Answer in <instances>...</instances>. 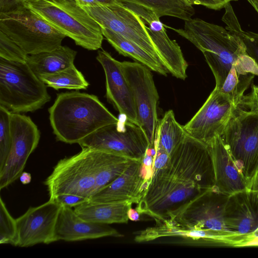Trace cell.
Masks as SVG:
<instances>
[{
    "mask_svg": "<svg viewBox=\"0 0 258 258\" xmlns=\"http://www.w3.org/2000/svg\"><path fill=\"white\" fill-rule=\"evenodd\" d=\"M215 176L208 145L186 134L167 162L152 171L135 209L155 221L197 196L214 189Z\"/></svg>",
    "mask_w": 258,
    "mask_h": 258,
    "instance_id": "6da1fadb",
    "label": "cell"
},
{
    "mask_svg": "<svg viewBox=\"0 0 258 258\" xmlns=\"http://www.w3.org/2000/svg\"><path fill=\"white\" fill-rule=\"evenodd\" d=\"M81 151L59 160L44 182L49 200L71 194L90 199L113 181L120 172V157L82 148Z\"/></svg>",
    "mask_w": 258,
    "mask_h": 258,
    "instance_id": "7a4b0ae2",
    "label": "cell"
},
{
    "mask_svg": "<svg viewBox=\"0 0 258 258\" xmlns=\"http://www.w3.org/2000/svg\"><path fill=\"white\" fill-rule=\"evenodd\" d=\"M48 112L56 140L70 144L120 121L96 96L78 91L58 94Z\"/></svg>",
    "mask_w": 258,
    "mask_h": 258,
    "instance_id": "3957f363",
    "label": "cell"
},
{
    "mask_svg": "<svg viewBox=\"0 0 258 258\" xmlns=\"http://www.w3.org/2000/svg\"><path fill=\"white\" fill-rule=\"evenodd\" d=\"M166 27L184 37L203 53L215 77V88L220 90L232 66L247 54L242 39L222 26L199 18L184 22L183 28Z\"/></svg>",
    "mask_w": 258,
    "mask_h": 258,
    "instance_id": "277c9868",
    "label": "cell"
},
{
    "mask_svg": "<svg viewBox=\"0 0 258 258\" xmlns=\"http://www.w3.org/2000/svg\"><path fill=\"white\" fill-rule=\"evenodd\" d=\"M25 3L76 45L89 50L101 47L104 36L100 26L75 3L67 0H31Z\"/></svg>",
    "mask_w": 258,
    "mask_h": 258,
    "instance_id": "5b68a950",
    "label": "cell"
},
{
    "mask_svg": "<svg viewBox=\"0 0 258 258\" xmlns=\"http://www.w3.org/2000/svg\"><path fill=\"white\" fill-rule=\"evenodd\" d=\"M50 99L46 85L26 62L0 57V106L13 113L34 112Z\"/></svg>",
    "mask_w": 258,
    "mask_h": 258,
    "instance_id": "8992f818",
    "label": "cell"
},
{
    "mask_svg": "<svg viewBox=\"0 0 258 258\" xmlns=\"http://www.w3.org/2000/svg\"><path fill=\"white\" fill-rule=\"evenodd\" d=\"M0 31L28 55L55 49L66 37L25 3L0 13Z\"/></svg>",
    "mask_w": 258,
    "mask_h": 258,
    "instance_id": "52a82bcc",
    "label": "cell"
},
{
    "mask_svg": "<svg viewBox=\"0 0 258 258\" xmlns=\"http://www.w3.org/2000/svg\"><path fill=\"white\" fill-rule=\"evenodd\" d=\"M220 137L245 184L258 163V112L236 109Z\"/></svg>",
    "mask_w": 258,
    "mask_h": 258,
    "instance_id": "ba28073f",
    "label": "cell"
},
{
    "mask_svg": "<svg viewBox=\"0 0 258 258\" xmlns=\"http://www.w3.org/2000/svg\"><path fill=\"white\" fill-rule=\"evenodd\" d=\"M82 148L98 150L133 160L143 161L151 146L143 130L125 118L103 126L78 143Z\"/></svg>",
    "mask_w": 258,
    "mask_h": 258,
    "instance_id": "9c48e42d",
    "label": "cell"
},
{
    "mask_svg": "<svg viewBox=\"0 0 258 258\" xmlns=\"http://www.w3.org/2000/svg\"><path fill=\"white\" fill-rule=\"evenodd\" d=\"M121 65L132 92L138 124L144 132L153 149L159 121L157 105L159 96L152 74L150 69L137 61H124Z\"/></svg>",
    "mask_w": 258,
    "mask_h": 258,
    "instance_id": "30bf717a",
    "label": "cell"
},
{
    "mask_svg": "<svg viewBox=\"0 0 258 258\" xmlns=\"http://www.w3.org/2000/svg\"><path fill=\"white\" fill-rule=\"evenodd\" d=\"M81 7L101 28L108 29L120 35L159 59L144 21L132 10L118 2Z\"/></svg>",
    "mask_w": 258,
    "mask_h": 258,
    "instance_id": "8fae6325",
    "label": "cell"
},
{
    "mask_svg": "<svg viewBox=\"0 0 258 258\" xmlns=\"http://www.w3.org/2000/svg\"><path fill=\"white\" fill-rule=\"evenodd\" d=\"M10 124L12 145L6 163L0 170L1 189L20 177L40 138L37 126L29 116L12 113Z\"/></svg>",
    "mask_w": 258,
    "mask_h": 258,
    "instance_id": "7c38bea8",
    "label": "cell"
},
{
    "mask_svg": "<svg viewBox=\"0 0 258 258\" xmlns=\"http://www.w3.org/2000/svg\"><path fill=\"white\" fill-rule=\"evenodd\" d=\"M236 109L229 97L216 88L184 125L187 134L208 144L215 137L221 136Z\"/></svg>",
    "mask_w": 258,
    "mask_h": 258,
    "instance_id": "4fadbf2b",
    "label": "cell"
},
{
    "mask_svg": "<svg viewBox=\"0 0 258 258\" xmlns=\"http://www.w3.org/2000/svg\"><path fill=\"white\" fill-rule=\"evenodd\" d=\"M61 205L55 200L30 207L16 219L18 240L16 246L29 247L56 241L55 228Z\"/></svg>",
    "mask_w": 258,
    "mask_h": 258,
    "instance_id": "5bb4252c",
    "label": "cell"
},
{
    "mask_svg": "<svg viewBox=\"0 0 258 258\" xmlns=\"http://www.w3.org/2000/svg\"><path fill=\"white\" fill-rule=\"evenodd\" d=\"M152 167L143 161L133 160L125 170L109 184L94 195L89 201L106 203L132 201L142 198L152 174Z\"/></svg>",
    "mask_w": 258,
    "mask_h": 258,
    "instance_id": "9a60e30c",
    "label": "cell"
},
{
    "mask_svg": "<svg viewBox=\"0 0 258 258\" xmlns=\"http://www.w3.org/2000/svg\"><path fill=\"white\" fill-rule=\"evenodd\" d=\"M96 59L105 73L107 100L121 115L138 125L132 92L123 72L121 62L104 50L98 51Z\"/></svg>",
    "mask_w": 258,
    "mask_h": 258,
    "instance_id": "2e32d148",
    "label": "cell"
},
{
    "mask_svg": "<svg viewBox=\"0 0 258 258\" xmlns=\"http://www.w3.org/2000/svg\"><path fill=\"white\" fill-rule=\"evenodd\" d=\"M56 241H76L122 235L109 224L88 221L80 217L72 208L61 205L55 228Z\"/></svg>",
    "mask_w": 258,
    "mask_h": 258,
    "instance_id": "e0dca14e",
    "label": "cell"
},
{
    "mask_svg": "<svg viewBox=\"0 0 258 258\" xmlns=\"http://www.w3.org/2000/svg\"><path fill=\"white\" fill-rule=\"evenodd\" d=\"M212 159L215 176L214 189L226 196L246 190L241 174L220 136L208 144Z\"/></svg>",
    "mask_w": 258,
    "mask_h": 258,
    "instance_id": "ac0fdd59",
    "label": "cell"
},
{
    "mask_svg": "<svg viewBox=\"0 0 258 258\" xmlns=\"http://www.w3.org/2000/svg\"><path fill=\"white\" fill-rule=\"evenodd\" d=\"M246 190L228 196L224 210V221L228 229L240 234H248L258 230V211H254L255 196Z\"/></svg>",
    "mask_w": 258,
    "mask_h": 258,
    "instance_id": "d6986e66",
    "label": "cell"
},
{
    "mask_svg": "<svg viewBox=\"0 0 258 258\" xmlns=\"http://www.w3.org/2000/svg\"><path fill=\"white\" fill-rule=\"evenodd\" d=\"M158 17L149 23L147 29L154 44L159 58L169 73L176 78L185 80L188 64L175 40L168 36L164 25Z\"/></svg>",
    "mask_w": 258,
    "mask_h": 258,
    "instance_id": "ffe728a7",
    "label": "cell"
},
{
    "mask_svg": "<svg viewBox=\"0 0 258 258\" xmlns=\"http://www.w3.org/2000/svg\"><path fill=\"white\" fill-rule=\"evenodd\" d=\"M133 204L132 201L98 203L87 201L75 207L74 210L88 221L107 224L127 223L128 212Z\"/></svg>",
    "mask_w": 258,
    "mask_h": 258,
    "instance_id": "44dd1931",
    "label": "cell"
},
{
    "mask_svg": "<svg viewBox=\"0 0 258 258\" xmlns=\"http://www.w3.org/2000/svg\"><path fill=\"white\" fill-rule=\"evenodd\" d=\"M77 52L67 46L28 55L26 63L38 77L58 72L74 64Z\"/></svg>",
    "mask_w": 258,
    "mask_h": 258,
    "instance_id": "7402d4cb",
    "label": "cell"
},
{
    "mask_svg": "<svg viewBox=\"0 0 258 258\" xmlns=\"http://www.w3.org/2000/svg\"><path fill=\"white\" fill-rule=\"evenodd\" d=\"M101 30L104 37L119 54L131 57L160 75L166 76L169 73L159 59L137 44L108 29L101 28Z\"/></svg>",
    "mask_w": 258,
    "mask_h": 258,
    "instance_id": "603a6c76",
    "label": "cell"
},
{
    "mask_svg": "<svg viewBox=\"0 0 258 258\" xmlns=\"http://www.w3.org/2000/svg\"><path fill=\"white\" fill-rule=\"evenodd\" d=\"M186 133L176 120L172 110L165 112L158 121L155 134L154 148L169 155L180 144Z\"/></svg>",
    "mask_w": 258,
    "mask_h": 258,
    "instance_id": "cb8c5ba5",
    "label": "cell"
},
{
    "mask_svg": "<svg viewBox=\"0 0 258 258\" xmlns=\"http://www.w3.org/2000/svg\"><path fill=\"white\" fill-rule=\"evenodd\" d=\"M122 5H136L153 11L159 18L171 16L184 21L195 14L193 6L183 0H116Z\"/></svg>",
    "mask_w": 258,
    "mask_h": 258,
    "instance_id": "d4e9b609",
    "label": "cell"
},
{
    "mask_svg": "<svg viewBox=\"0 0 258 258\" xmlns=\"http://www.w3.org/2000/svg\"><path fill=\"white\" fill-rule=\"evenodd\" d=\"M38 77L46 86L55 90L86 89L89 85L83 74L74 64L54 73Z\"/></svg>",
    "mask_w": 258,
    "mask_h": 258,
    "instance_id": "484cf974",
    "label": "cell"
},
{
    "mask_svg": "<svg viewBox=\"0 0 258 258\" xmlns=\"http://www.w3.org/2000/svg\"><path fill=\"white\" fill-rule=\"evenodd\" d=\"M254 76L233 64L220 90L229 97L237 108Z\"/></svg>",
    "mask_w": 258,
    "mask_h": 258,
    "instance_id": "4316f807",
    "label": "cell"
},
{
    "mask_svg": "<svg viewBox=\"0 0 258 258\" xmlns=\"http://www.w3.org/2000/svg\"><path fill=\"white\" fill-rule=\"evenodd\" d=\"M222 21L226 24V28L238 36L243 41L246 52L258 67V33L243 30L238 21L230 4L225 7Z\"/></svg>",
    "mask_w": 258,
    "mask_h": 258,
    "instance_id": "83f0119b",
    "label": "cell"
},
{
    "mask_svg": "<svg viewBox=\"0 0 258 258\" xmlns=\"http://www.w3.org/2000/svg\"><path fill=\"white\" fill-rule=\"evenodd\" d=\"M18 240L16 219L8 212L2 199H0V243L17 246Z\"/></svg>",
    "mask_w": 258,
    "mask_h": 258,
    "instance_id": "f1b7e54d",
    "label": "cell"
},
{
    "mask_svg": "<svg viewBox=\"0 0 258 258\" xmlns=\"http://www.w3.org/2000/svg\"><path fill=\"white\" fill-rule=\"evenodd\" d=\"M11 112L0 106V170L4 167L12 145Z\"/></svg>",
    "mask_w": 258,
    "mask_h": 258,
    "instance_id": "f546056e",
    "label": "cell"
},
{
    "mask_svg": "<svg viewBox=\"0 0 258 258\" xmlns=\"http://www.w3.org/2000/svg\"><path fill=\"white\" fill-rule=\"evenodd\" d=\"M28 54L6 34L0 31V57L5 59L26 62Z\"/></svg>",
    "mask_w": 258,
    "mask_h": 258,
    "instance_id": "4dcf8cb0",
    "label": "cell"
},
{
    "mask_svg": "<svg viewBox=\"0 0 258 258\" xmlns=\"http://www.w3.org/2000/svg\"><path fill=\"white\" fill-rule=\"evenodd\" d=\"M236 109L258 112V85H252L251 92L244 95Z\"/></svg>",
    "mask_w": 258,
    "mask_h": 258,
    "instance_id": "1f68e13d",
    "label": "cell"
},
{
    "mask_svg": "<svg viewBox=\"0 0 258 258\" xmlns=\"http://www.w3.org/2000/svg\"><path fill=\"white\" fill-rule=\"evenodd\" d=\"M54 200L59 203L61 205L72 208L89 200L74 195L63 194L57 196Z\"/></svg>",
    "mask_w": 258,
    "mask_h": 258,
    "instance_id": "d6a6232c",
    "label": "cell"
},
{
    "mask_svg": "<svg viewBox=\"0 0 258 258\" xmlns=\"http://www.w3.org/2000/svg\"><path fill=\"white\" fill-rule=\"evenodd\" d=\"M237 0H193L192 5H201L208 9L219 10L224 8L232 1Z\"/></svg>",
    "mask_w": 258,
    "mask_h": 258,
    "instance_id": "836d02e7",
    "label": "cell"
},
{
    "mask_svg": "<svg viewBox=\"0 0 258 258\" xmlns=\"http://www.w3.org/2000/svg\"><path fill=\"white\" fill-rule=\"evenodd\" d=\"M81 6L111 5L118 3L116 0H67Z\"/></svg>",
    "mask_w": 258,
    "mask_h": 258,
    "instance_id": "e575fe53",
    "label": "cell"
},
{
    "mask_svg": "<svg viewBox=\"0 0 258 258\" xmlns=\"http://www.w3.org/2000/svg\"><path fill=\"white\" fill-rule=\"evenodd\" d=\"M23 3V0H0V13L11 10Z\"/></svg>",
    "mask_w": 258,
    "mask_h": 258,
    "instance_id": "d590c367",
    "label": "cell"
},
{
    "mask_svg": "<svg viewBox=\"0 0 258 258\" xmlns=\"http://www.w3.org/2000/svg\"><path fill=\"white\" fill-rule=\"evenodd\" d=\"M140 213L135 209L131 208L128 212V216L130 220L133 221H137L139 220L140 218Z\"/></svg>",
    "mask_w": 258,
    "mask_h": 258,
    "instance_id": "8d00e7d4",
    "label": "cell"
},
{
    "mask_svg": "<svg viewBox=\"0 0 258 258\" xmlns=\"http://www.w3.org/2000/svg\"><path fill=\"white\" fill-rule=\"evenodd\" d=\"M20 179L23 184H28L31 180V175L28 172H23L20 176Z\"/></svg>",
    "mask_w": 258,
    "mask_h": 258,
    "instance_id": "74e56055",
    "label": "cell"
},
{
    "mask_svg": "<svg viewBox=\"0 0 258 258\" xmlns=\"http://www.w3.org/2000/svg\"><path fill=\"white\" fill-rule=\"evenodd\" d=\"M258 14V0H247Z\"/></svg>",
    "mask_w": 258,
    "mask_h": 258,
    "instance_id": "f35d334b",
    "label": "cell"
},
{
    "mask_svg": "<svg viewBox=\"0 0 258 258\" xmlns=\"http://www.w3.org/2000/svg\"><path fill=\"white\" fill-rule=\"evenodd\" d=\"M245 245L247 246H258V237L250 240Z\"/></svg>",
    "mask_w": 258,
    "mask_h": 258,
    "instance_id": "ab89813d",
    "label": "cell"
},
{
    "mask_svg": "<svg viewBox=\"0 0 258 258\" xmlns=\"http://www.w3.org/2000/svg\"><path fill=\"white\" fill-rule=\"evenodd\" d=\"M185 2H186L187 4L192 5V1L193 0H183Z\"/></svg>",
    "mask_w": 258,
    "mask_h": 258,
    "instance_id": "60d3db41",
    "label": "cell"
},
{
    "mask_svg": "<svg viewBox=\"0 0 258 258\" xmlns=\"http://www.w3.org/2000/svg\"><path fill=\"white\" fill-rule=\"evenodd\" d=\"M30 1H31V0H23L24 3L28 2Z\"/></svg>",
    "mask_w": 258,
    "mask_h": 258,
    "instance_id": "b9f144b4",
    "label": "cell"
}]
</instances>
